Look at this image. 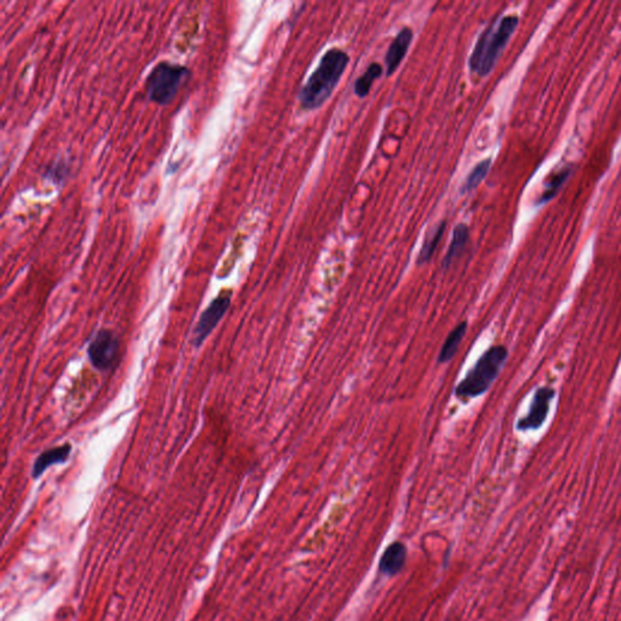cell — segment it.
Here are the masks:
<instances>
[{"label":"cell","instance_id":"cell-1","mask_svg":"<svg viewBox=\"0 0 621 621\" xmlns=\"http://www.w3.org/2000/svg\"><path fill=\"white\" fill-rule=\"evenodd\" d=\"M348 62L347 54L340 49H330L325 52L320 65L300 91V103L304 110L312 111L320 108L330 98Z\"/></svg>","mask_w":621,"mask_h":621},{"label":"cell","instance_id":"cell-2","mask_svg":"<svg viewBox=\"0 0 621 621\" xmlns=\"http://www.w3.org/2000/svg\"><path fill=\"white\" fill-rule=\"evenodd\" d=\"M518 22L517 16L509 15L493 21L484 29L470 56V70L474 75L484 77L491 73L507 43L510 42V38L515 33Z\"/></svg>","mask_w":621,"mask_h":621},{"label":"cell","instance_id":"cell-3","mask_svg":"<svg viewBox=\"0 0 621 621\" xmlns=\"http://www.w3.org/2000/svg\"><path fill=\"white\" fill-rule=\"evenodd\" d=\"M507 357L509 351L502 345L487 350L468 371L467 375L455 387V397L460 401H466L486 394L500 374Z\"/></svg>","mask_w":621,"mask_h":621},{"label":"cell","instance_id":"cell-4","mask_svg":"<svg viewBox=\"0 0 621 621\" xmlns=\"http://www.w3.org/2000/svg\"><path fill=\"white\" fill-rule=\"evenodd\" d=\"M188 70L184 66L162 62L154 67L146 82V91L151 101L158 105H167L175 98L179 90L188 77Z\"/></svg>","mask_w":621,"mask_h":621},{"label":"cell","instance_id":"cell-5","mask_svg":"<svg viewBox=\"0 0 621 621\" xmlns=\"http://www.w3.org/2000/svg\"><path fill=\"white\" fill-rule=\"evenodd\" d=\"M119 353L121 341L116 333L108 328L98 330L89 343V361L98 371H110L116 366Z\"/></svg>","mask_w":621,"mask_h":621},{"label":"cell","instance_id":"cell-6","mask_svg":"<svg viewBox=\"0 0 621 621\" xmlns=\"http://www.w3.org/2000/svg\"><path fill=\"white\" fill-rule=\"evenodd\" d=\"M231 300H232L231 292H223L210 302L207 310L200 315V320L193 330V345L195 347H200L209 338V335L211 334V331L216 328V325L221 322L223 315H226V312L231 306Z\"/></svg>","mask_w":621,"mask_h":621},{"label":"cell","instance_id":"cell-7","mask_svg":"<svg viewBox=\"0 0 621 621\" xmlns=\"http://www.w3.org/2000/svg\"><path fill=\"white\" fill-rule=\"evenodd\" d=\"M555 394H556L555 389H552L551 387H540L534 394L529 413L519 420L517 428L521 431H528V430H538L539 427H541L546 420L547 414L550 410V402L555 397Z\"/></svg>","mask_w":621,"mask_h":621},{"label":"cell","instance_id":"cell-8","mask_svg":"<svg viewBox=\"0 0 621 621\" xmlns=\"http://www.w3.org/2000/svg\"><path fill=\"white\" fill-rule=\"evenodd\" d=\"M413 40V31L410 28L405 27L397 34L394 42L389 45L387 54H386V70L387 75H391L396 72L408 52L409 47Z\"/></svg>","mask_w":621,"mask_h":621},{"label":"cell","instance_id":"cell-9","mask_svg":"<svg viewBox=\"0 0 621 621\" xmlns=\"http://www.w3.org/2000/svg\"><path fill=\"white\" fill-rule=\"evenodd\" d=\"M70 453H72L70 443H65V444L44 450L33 464L32 477L37 479V478L42 477L43 473L54 465L65 464L70 458Z\"/></svg>","mask_w":621,"mask_h":621},{"label":"cell","instance_id":"cell-10","mask_svg":"<svg viewBox=\"0 0 621 621\" xmlns=\"http://www.w3.org/2000/svg\"><path fill=\"white\" fill-rule=\"evenodd\" d=\"M407 558V548L403 544L389 545L381 557L380 569L384 574L394 575L402 569Z\"/></svg>","mask_w":621,"mask_h":621},{"label":"cell","instance_id":"cell-11","mask_svg":"<svg viewBox=\"0 0 621 621\" xmlns=\"http://www.w3.org/2000/svg\"><path fill=\"white\" fill-rule=\"evenodd\" d=\"M467 330V323L463 322L460 324L456 325L454 329L450 331L448 338H445L443 346L440 348V354H438V363L440 364H445V363L451 361V358L454 357L455 353L459 348L460 343L465 338Z\"/></svg>","mask_w":621,"mask_h":621},{"label":"cell","instance_id":"cell-12","mask_svg":"<svg viewBox=\"0 0 621 621\" xmlns=\"http://www.w3.org/2000/svg\"><path fill=\"white\" fill-rule=\"evenodd\" d=\"M468 238H470V232H468L467 226L464 225V223H459V225L454 228L453 239H451L449 249L447 251V255H445L444 261H443L444 269H448L450 264H451V262L454 261L455 257L459 256L460 253L463 251L465 246H466V243L468 241Z\"/></svg>","mask_w":621,"mask_h":621},{"label":"cell","instance_id":"cell-13","mask_svg":"<svg viewBox=\"0 0 621 621\" xmlns=\"http://www.w3.org/2000/svg\"><path fill=\"white\" fill-rule=\"evenodd\" d=\"M382 70H384L382 66L377 62H373L368 66L366 72L357 79V82L354 84V93L358 98H366L371 91V84L382 75Z\"/></svg>","mask_w":621,"mask_h":621},{"label":"cell","instance_id":"cell-14","mask_svg":"<svg viewBox=\"0 0 621 621\" xmlns=\"http://www.w3.org/2000/svg\"><path fill=\"white\" fill-rule=\"evenodd\" d=\"M445 226H447V225H445L444 221H442V223H438V226L433 230V233L427 237L426 241L424 243L421 250H420L419 257H417V264H426V262H428V261L431 260L432 256L435 254V251H436L437 246L440 244L442 237L444 234Z\"/></svg>","mask_w":621,"mask_h":621},{"label":"cell","instance_id":"cell-15","mask_svg":"<svg viewBox=\"0 0 621 621\" xmlns=\"http://www.w3.org/2000/svg\"><path fill=\"white\" fill-rule=\"evenodd\" d=\"M570 172H571V167H562L560 172L552 174L550 179H548V181L546 182L545 190H544L541 198H540V203L547 202V200H551L556 195L557 192L561 190L562 185L569 177Z\"/></svg>","mask_w":621,"mask_h":621},{"label":"cell","instance_id":"cell-16","mask_svg":"<svg viewBox=\"0 0 621 621\" xmlns=\"http://www.w3.org/2000/svg\"><path fill=\"white\" fill-rule=\"evenodd\" d=\"M491 164H492V159H486L483 162L478 163L466 179L461 193H467V192L474 190L484 180V177H487L488 172L491 169Z\"/></svg>","mask_w":621,"mask_h":621}]
</instances>
